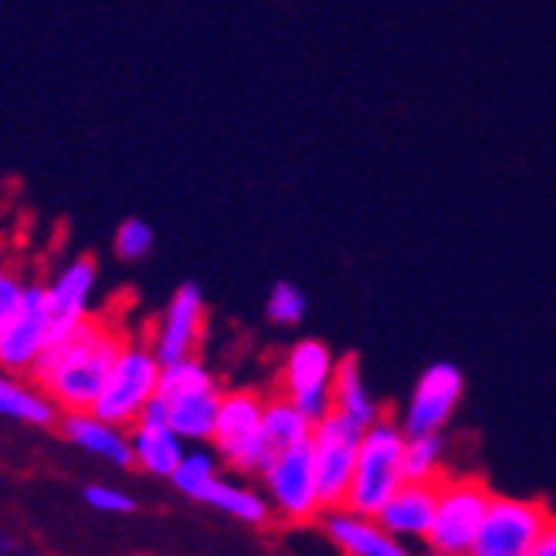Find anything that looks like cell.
<instances>
[{
    "label": "cell",
    "instance_id": "1",
    "mask_svg": "<svg viewBox=\"0 0 556 556\" xmlns=\"http://www.w3.org/2000/svg\"><path fill=\"white\" fill-rule=\"evenodd\" d=\"M123 343L126 332L116 323L89 316L65 340L51 343L27 377L59 410H92Z\"/></svg>",
    "mask_w": 556,
    "mask_h": 556
},
{
    "label": "cell",
    "instance_id": "2",
    "mask_svg": "<svg viewBox=\"0 0 556 556\" xmlns=\"http://www.w3.org/2000/svg\"><path fill=\"white\" fill-rule=\"evenodd\" d=\"M404 441H407V431L401 428V421H391V417H380V421L364 428L350 492L343 503L346 509L377 516L387 498L407 482L404 479Z\"/></svg>",
    "mask_w": 556,
    "mask_h": 556
},
{
    "label": "cell",
    "instance_id": "3",
    "mask_svg": "<svg viewBox=\"0 0 556 556\" xmlns=\"http://www.w3.org/2000/svg\"><path fill=\"white\" fill-rule=\"evenodd\" d=\"M262 414H265V397L258 391H248V387L220 391L211 444L217 448L220 462L241 471V476H262L275 455L262 428Z\"/></svg>",
    "mask_w": 556,
    "mask_h": 556
},
{
    "label": "cell",
    "instance_id": "4",
    "mask_svg": "<svg viewBox=\"0 0 556 556\" xmlns=\"http://www.w3.org/2000/svg\"><path fill=\"white\" fill-rule=\"evenodd\" d=\"M160 359L150 346V340L126 337L113 370L105 377V387L96 401V414L109 425L132 428L139 421L143 407L156 397V383H160Z\"/></svg>",
    "mask_w": 556,
    "mask_h": 556
},
{
    "label": "cell",
    "instance_id": "5",
    "mask_svg": "<svg viewBox=\"0 0 556 556\" xmlns=\"http://www.w3.org/2000/svg\"><path fill=\"white\" fill-rule=\"evenodd\" d=\"M549 522L553 513L536 498L492 492L479 536L471 543V556H530Z\"/></svg>",
    "mask_w": 556,
    "mask_h": 556
},
{
    "label": "cell",
    "instance_id": "6",
    "mask_svg": "<svg viewBox=\"0 0 556 556\" xmlns=\"http://www.w3.org/2000/svg\"><path fill=\"white\" fill-rule=\"evenodd\" d=\"M492 503V492L479 479H441L434 522L425 546L431 553H471L479 526Z\"/></svg>",
    "mask_w": 556,
    "mask_h": 556
},
{
    "label": "cell",
    "instance_id": "7",
    "mask_svg": "<svg viewBox=\"0 0 556 556\" xmlns=\"http://www.w3.org/2000/svg\"><path fill=\"white\" fill-rule=\"evenodd\" d=\"M359 438L364 428L353 425L350 417L329 410L326 417L313 425V468H316V485H319V503L326 509H340L346 503L350 479H353V465L359 452Z\"/></svg>",
    "mask_w": 556,
    "mask_h": 556
},
{
    "label": "cell",
    "instance_id": "8",
    "mask_svg": "<svg viewBox=\"0 0 556 556\" xmlns=\"http://www.w3.org/2000/svg\"><path fill=\"white\" fill-rule=\"evenodd\" d=\"M262 485H265V498H268L271 513H278L282 519L309 522V519L323 516L309 441L275 452L262 471Z\"/></svg>",
    "mask_w": 556,
    "mask_h": 556
},
{
    "label": "cell",
    "instance_id": "9",
    "mask_svg": "<svg viewBox=\"0 0 556 556\" xmlns=\"http://www.w3.org/2000/svg\"><path fill=\"white\" fill-rule=\"evenodd\" d=\"M332 377H337V356L323 340H299L282 364V397H289L309 421L332 410Z\"/></svg>",
    "mask_w": 556,
    "mask_h": 556
},
{
    "label": "cell",
    "instance_id": "10",
    "mask_svg": "<svg viewBox=\"0 0 556 556\" xmlns=\"http://www.w3.org/2000/svg\"><path fill=\"white\" fill-rule=\"evenodd\" d=\"M51 343V313L45 282H27L14 319L0 332V370L27 377Z\"/></svg>",
    "mask_w": 556,
    "mask_h": 556
},
{
    "label": "cell",
    "instance_id": "11",
    "mask_svg": "<svg viewBox=\"0 0 556 556\" xmlns=\"http://www.w3.org/2000/svg\"><path fill=\"white\" fill-rule=\"evenodd\" d=\"M465 394V377L448 359H438L421 377L407 397L401 414V428L407 434H441V428L452 421Z\"/></svg>",
    "mask_w": 556,
    "mask_h": 556
},
{
    "label": "cell",
    "instance_id": "12",
    "mask_svg": "<svg viewBox=\"0 0 556 556\" xmlns=\"http://www.w3.org/2000/svg\"><path fill=\"white\" fill-rule=\"evenodd\" d=\"M207 326V302L201 286L184 282L170 299H166L163 313L156 319V329L150 337V346L160 364H174V359L198 356Z\"/></svg>",
    "mask_w": 556,
    "mask_h": 556
},
{
    "label": "cell",
    "instance_id": "13",
    "mask_svg": "<svg viewBox=\"0 0 556 556\" xmlns=\"http://www.w3.org/2000/svg\"><path fill=\"white\" fill-rule=\"evenodd\" d=\"M99 282V265L92 255H78L54 271L45 292H48V313H51V343L65 340L81 323L92 316V295ZM48 343V346H51Z\"/></svg>",
    "mask_w": 556,
    "mask_h": 556
},
{
    "label": "cell",
    "instance_id": "14",
    "mask_svg": "<svg viewBox=\"0 0 556 556\" xmlns=\"http://www.w3.org/2000/svg\"><path fill=\"white\" fill-rule=\"evenodd\" d=\"M434 503H438V482H404L380 513L374 516L387 533L401 543H425L434 522Z\"/></svg>",
    "mask_w": 556,
    "mask_h": 556
},
{
    "label": "cell",
    "instance_id": "15",
    "mask_svg": "<svg viewBox=\"0 0 556 556\" xmlns=\"http://www.w3.org/2000/svg\"><path fill=\"white\" fill-rule=\"evenodd\" d=\"M323 530L346 556H410V546L387 533L374 516L353 513L346 506L326 509Z\"/></svg>",
    "mask_w": 556,
    "mask_h": 556
},
{
    "label": "cell",
    "instance_id": "16",
    "mask_svg": "<svg viewBox=\"0 0 556 556\" xmlns=\"http://www.w3.org/2000/svg\"><path fill=\"white\" fill-rule=\"evenodd\" d=\"M62 434L75 444L78 452L105 458L113 465L129 468L132 465V452H129V428L109 425L96 410H68L62 417Z\"/></svg>",
    "mask_w": 556,
    "mask_h": 556
},
{
    "label": "cell",
    "instance_id": "17",
    "mask_svg": "<svg viewBox=\"0 0 556 556\" xmlns=\"http://www.w3.org/2000/svg\"><path fill=\"white\" fill-rule=\"evenodd\" d=\"M129 452H132V468L147 471L153 479H170L187 452V441L170 425L136 421L129 428Z\"/></svg>",
    "mask_w": 556,
    "mask_h": 556
},
{
    "label": "cell",
    "instance_id": "18",
    "mask_svg": "<svg viewBox=\"0 0 556 556\" xmlns=\"http://www.w3.org/2000/svg\"><path fill=\"white\" fill-rule=\"evenodd\" d=\"M332 410L350 417L353 425L370 428L374 421H380V404L370 394V387L364 380V370H359L356 356H343L337 359V377H332Z\"/></svg>",
    "mask_w": 556,
    "mask_h": 556
},
{
    "label": "cell",
    "instance_id": "19",
    "mask_svg": "<svg viewBox=\"0 0 556 556\" xmlns=\"http://www.w3.org/2000/svg\"><path fill=\"white\" fill-rule=\"evenodd\" d=\"M217 407H220V387H211V391L190 394V397L166 401V425H170L184 441L204 444V441L214 438Z\"/></svg>",
    "mask_w": 556,
    "mask_h": 556
},
{
    "label": "cell",
    "instance_id": "20",
    "mask_svg": "<svg viewBox=\"0 0 556 556\" xmlns=\"http://www.w3.org/2000/svg\"><path fill=\"white\" fill-rule=\"evenodd\" d=\"M193 503L220 509V513H228L231 519L248 522V526H265L271 519V506H268V498L262 492L248 489V485H235V482L220 479V476L211 485H204Z\"/></svg>",
    "mask_w": 556,
    "mask_h": 556
},
{
    "label": "cell",
    "instance_id": "21",
    "mask_svg": "<svg viewBox=\"0 0 556 556\" xmlns=\"http://www.w3.org/2000/svg\"><path fill=\"white\" fill-rule=\"evenodd\" d=\"M0 414L21 425H35V428H48L59 421V407H54L35 383H24L4 370H0Z\"/></svg>",
    "mask_w": 556,
    "mask_h": 556
},
{
    "label": "cell",
    "instance_id": "22",
    "mask_svg": "<svg viewBox=\"0 0 556 556\" xmlns=\"http://www.w3.org/2000/svg\"><path fill=\"white\" fill-rule=\"evenodd\" d=\"M262 428H265V438H268V444L275 452L292 448V444H305L313 438V421L282 394L265 397Z\"/></svg>",
    "mask_w": 556,
    "mask_h": 556
},
{
    "label": "cell",
    "instance_id": "23",
    "mask_svg": "<svg viewBox=\"0 0 556 556\" xmlns=\"http://www.w3.org/2000/svg\"><path fill=\"white\" fill-rule=\"evenodd\" d=\"M211 387H217V380L204 367V359L201 356H187V359H174V364L160 367L156 394L163 401H177V397H190V394L211 391Z\"/></svg>",
    "mask_w": 556,
    "mask_h": 556
},
{
    "label": "cell",
    "instance_id": "24",
    "mask_svg": "<svg viewBox=\"0 0 556 556\" xmlns=\"http://www.w3.org/2000/svg\"><path fill=\"white\" fill-rule=\"evenodd\" d=\"M404 479L441 482L444 479V441L441 434H407L404 441Z\"/></svg>",
    "mask_w": 556,
    "mask_h": 556
},
{
    "label": "cell",
    "instance_id": "25",
    "mask_svg": "<svg viewBox=\"0 0 556 556\" xmlns=\"http://www.w3.org/2000/svg\"><path fill=\"white\" fill-rule=\"evenodd\" d=\"M220 476L217 468V455L207 452V448H187L180 465L174 468L170 482L177 485V492H184L187 498H198L204 485H211L214 479Z\"/></svg>",
    "mask_w": 556,
    "mask_h": 556
},
{
    "label": "cell",
    "instance_id": "26",
    "mask_svg": "<svg viewBox=\"0 0 556 556\" xmlns=\"http://www.w3.org/2000/svg\"><path fill=\"white\" fill-rule=\"evenodd\" d=\"M309 313V299L305 292L292 282H275L268 299H265V316L275 323V326H299Z\"/></svg>",
    "mask_w": 556,
    "mask_h": 556
},
{
    "label": "cell",
    "instance_id": "27",
    "mask_svg": "<svg viewBox=\"0 0 556 556\" xmlns=\"http://www.w3.org/2000/svg\"><path fill=\"white\" fill-rule=\"evenodd\" d=\"M153 244H156V235H153V228L147 225L143 217H126L123 225L116 228V238H113V248H116V255L123 262L147 258L153 252Z\"/></svg>",
    "mask_w": 556,
    "mask_h": 556
},
{
    "label": "cell",
    "instance_id": "28",
    "mask_svg": "<svg viewBox=\"0 0 556 556\" xmlns=\"http://www.w3.org/2000/svg\"><path fill=\"white\" fill-rule=\"evenodd\" d=\"M86 503L96 509V513H109V516H126L136 509V498L123 489H113V485H89L86 489Z\"/></svg>",
    "mask_w": 556,
    "mask_h": 556
},
{
    "label": "cell",
    "instance_id": "29",
    "mask_svg": "<svg viewBox=\"0 0 556 556\" xmlns=\"http://www.w3.org/2000/svg\"><path fill=\"white\" fill-rule=\"evenodd\" d=\"M24 289H27L24 278H21L14 268H4V265H0V332H4L8 323L14 319L17 305H21V299H24Z\"/></svg>",
    "mask_w": 556,
    "mask_h": 556
},
{
    "label": "cell",
    "instance_id": "30",
    "mask_svg": "<svg viewBox=\"0 0 556 556\" xmlns=\"http://www.w3.org/2000/svg\"><path fill=\"white\" fill-rule=\"evenodd\" d=\"M530 556H556V516H553V522L546 526V533L540 536V543L533 546Z\"/></svg>",
    "mask_w": 556,
    "mask_h": 556
},
{
    "label": "cell",
    "instance_id": "31",
    "mask_svg": "<svg viewBox=\"0 0 556 556\" xmlns=\"http://www.w3.org/2000/svg\"><path fill=\"white\" fill-rule=\"evenodd\" d=\"M428 556H471V553H431L428 549Z\"/></svg>",
    "mask_w": 556,
    "mask_h": 556
}]
</instances>
